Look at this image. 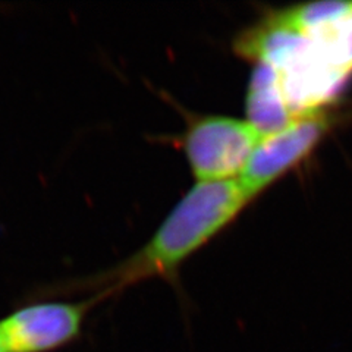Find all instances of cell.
I'll return each instance as SVG.
<instances>
[{"instance_id": "1", "label": "cell", "mask_w": 352, "mask_h": 352, "mask_svg": "<svg viewBox=\"0 0 352 352\" xmlns=\"http://www.w3.org/2000/svg\"><path fill=\"white\" fill-rule=\"evenodd\" d=\"M251 200L238 179L195 182L137 252L96 279L109 295L151 278L173 280L185 260L223 230Z\"/></svg>"}, {"instance_id": "2", "label": "cell", "mask_w": 352, "mask_h": 352, "mask_svg": "<svg viewBox=\"0 0 352 352\" xmlns=\"http://www.w3.org/2000/svg\"><path fill=\"white\" fill-rule=\"evenodd\" d=\"M263 132L250 119L208 115L194 119L182 138L197 182L238 179Z\"/></svg>"}, {"instance_id": "3", "label": "cell", "mask_w": 352, "mask_h": 352, "mask_svg": "<svg viewBox=\"0 0 352 352\" xmlns=\"http://www.w3.org/2000/svg\"><path fill=\"white\" fill-rule=\"evenodd\" d=\"M332 118L329 110L320 106L301 109L285 125L261 137L238 178L251 200L301 163L317 147L332 126Z\"/></svg>"}, {"instance_id": "4", "label": "cell", "mask_w": 352, "mask_h": 352, "mask_svg": "<svg viewBox=\"0 0 352 352\" xmlns=\"http://www.w3.org/2000/svg\"><path fill=\"white\" fill-rule=\"evenodd\" d=\"M104 300L97 294L80 302H36L0 320V338L8 352H56L82 333L91 308Z\"/></svg>"}, {"instance_id": "5", "label": "cell", "mask_w": 352, "mask_h": 352, "mask_svg": "<svg viewBox=\"0 0 352 352\" xmlns=\"http://www.w3.org/2000/svg\"><path fill=\"white\" fill-rule=\"evenodd\" d=\"M0 352H8V351H6V348H5V345H3V340H2V338H0Z\"/></svg>"}]
</instances>
